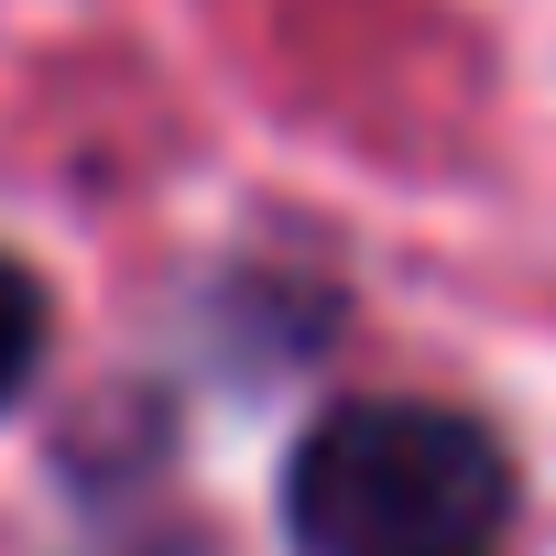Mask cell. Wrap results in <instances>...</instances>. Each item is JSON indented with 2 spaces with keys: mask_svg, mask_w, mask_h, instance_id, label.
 <instances>
[{
  "mask_svg": "<svg viewBox=\"0 0 556 556\" xmlns=\"http://www.w3.org/2000/svg\"><path fill=\"white\" fill-rule=\"evenodd\" d=\"M34 361H45V285L0 251V404L34 382Z\"/></svg>",
  "mask_w": 556,
  "mask_h": 556,
  "instance_id": "obj_2",
  "label": "cell"
},
{
  "mask_svg": "<svg viewBox=\"0 0 556 556\" xmlns=\"http://www.w3.org/2000/svg\"><path fill=\"white\" fill-rule=\"evenodd\" d=\"M285 523L306 556H480L513 523V458L458 404H339L285 458Z\"/></svg>",
  "mask_w": 556,
  "mask_h": 556,
  "instance_id": "obj_1",
  "label": "cell"
}]
</instances>
